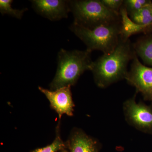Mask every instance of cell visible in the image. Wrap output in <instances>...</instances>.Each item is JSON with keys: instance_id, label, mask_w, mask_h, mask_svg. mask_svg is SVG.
<instances>
[{"instance_id": "obj_1", "label": "cell", "mask_w": 152, "mask_h": 152, "mask_svg": "<svg viewBox=\"0 0 152 152\" xmlns=\"http://www.w3.org/2000/svg\"><path fill=\"white\" fill-rule=\"evenodd\" d=\"M135 53L129 39L125 40L121 38L113 51L104 54L92 64L91 71L97 86L105 88L125 79L128 72V64Z\"/></svg>"}, {"instance_id": "obj_2", "label": "cell", "mask_w": 152, "mask_h": 152, "mask_svg": "<svg viewBox=\"0 0 152 152\" xmlns=\"http://www.w3.org/2000/svg\"><path fill=\"white\" fill-rule=\"evenodd\" d=\"M91 53L87 50L69 51L61 49L58 53L56 73L49 85L50 90L56 91L75 85L85 71L91 70L93 62Z\"/></svg>"}, {"instance_id": "obj_3", "label": "cell", "mask_w": 152, "mask_h": 152, "mask_svg": "<svg viewBox=\"0 0 152 152\" xmlns=\"http://www.w3.org/2000/svg\"><path fill=\"white\" fill-rule=\"evenodd\" d=\"M74 23L88 28L116 23L119 22L120 14L106 7L99 0L69 1Z\"/></svg>"}, {"instance_id": "obj_4", "label": "cell", "mask_w": 152, "mask_h": 152, "mask_svg": "<svg viewBox=\"0 0 152 152\" xmlns=\"http://www.w3.org/2000/svg\"><path fill=\"white\" fill-rule=\"evenodd\" d=\"M120 26L118 23L90 29L73 23L69 28L84 43L87 50H97L107 54L113 51L119 42Z\"/></svg>"}, {"instance_id": "obj_5", "label": "cell", "mask_w": 152, "mask_h": 152, "mask_svg": "<svg viewBox=\"0 0 152 152\" xmlns=\"http://www.w3.org/2000/svg\"><path fill=\"white\" fill-rule=\"evenodd\" d=\"M124 104V114L128 124L137 129L148 134H152V107L143 102L137 103V94Z\"/></svg>"}, {"instance_id": "obj_6", "label": "cell", "mask_w": 152, "mask_h": 152, "mask_svg": "<svg viewBox=\"0 0 152 152\" xmlns=\"http://www.w3.org/2000/svg\"><path fill=\"white\" fill-rule=\"evenodd\" d=\"M125 79L135 87L136 92L142 94L145 100L152 102V67L141 63L136 53Z\"/></svg>"}, {"instance_id": "obj_7", "label": "cell", "mask_w": 152, "mask_h": 152, "mask_svg": "<svg viewBox=\"0 0 152 152\" xmlns=\"http://www.w3.org/2000/svg\"><path fill=\"white\" fill-rule=\"evenodd\" d=\"M38 88L46 97L50 102L51 108L58 114L60 119L64 114L69 116H73L75 104L71 86L64 87L56 91L40 86Z\"/></svg>"}, {"instance_id": "obj_8", "label": "cell", "mask_w": 152, "mask_h": 152, "mask_svg": "<svg viewBox=\"0 0 152 152\" xmlns=\"http://www.w3.org/2000/svg\"><path fill=\"white\" fill-rule=\"evenodd\" d=\"M33 8L39 15L51 21L67 18L70 12L69 1L33 0Z\"/></svg>"}, {"instance_id": "obj_9", "label": "cell", "mask_w": 152, "mask_h": 152, "mask_svg": "<svg viewBox=\"0 0 152 152\" xmlns=\"http://www.w3.org/2000/svg\"><path fill=\"white\" fill-rule=\"evenodd\" d=\"M66 143L68 152H99L101 148L99 141L77 128L73 129Z\"/></svg>"}, {"instance_id": "obj_10", "label": "cell", "mask_w": 152, "mask_h": 152, "mask_svg": "<svg viewBox=\"0 0 152 152\" xmlns=\"http://www.w3.org/2000/svg\"><path fill=\"white\" fill-rule=\"evenodd\" d=\"M119 14L121 18L120 36L122 39L127 40L133 35L146 32L150 28L138 24L132 20L124 6H122L121 8Z\"/></svg>"}, {"instance_id": "obj_11", "label": "cell", "mask_w": 152, "mask_h": 152, "mask_svg": "<svg viewBox=\"0 0 152 152\" xmlns=\"http://www.w3.org/2000/svg\"><path fill=\"white\" fill-rule=\"evenodd\" d=\"M133 46L137 56L145 64L152 66V38L139 39Z\"/></svg>"}, {"instance_id": "obj_12", "label": "cell", "mask_w": 152, "mask_h": 152, "mask_svg": "<svg viewBox=\"0 0 152 152\" xmlns=\"http://www.w3.org/2000/svg\"><path fill=\"white\" fill-rule=\"evenodd\" d=\"M61 121L56 128V138L51 144L43 148H38L30 152H68L66 142H64L61 136Z\"/></svg>"}, {"instance_id": "obj_13", "label": "cell", "mask_w": 152, "mask_h": 152, "mask_svg": "<svg viewBox=\"0 0 152 152\" xmlns=\"http://www.w3.org/2000/svg\"><path fill=\"white\" fill-rule=\"evenodd\" d=\"M150 5V4L140 10L129 13V16L131 20L138 24L150 28L152 26V15Z\"/></svg>"}, {"instance_id": "obj_14", "label": "cell", "mask_w": 152, "mask_h": 152, "mask_svg": "<svg viewBox=\"0 0 152 152\" xmlns=\"http://www.w3.org/2000/svg\"><path fill=\"white\" fill-rule=\"evenodd\" d=\"M13 1L12 0H1L0 1V12L2 15L7 14L11 16L21 19L24 13L28 10L27 8L22 10L14 9L12 7Z\"/></svg>"}, {"instance_id": "obj_15", "label": "cell", "mask_w": 152, "mask_h": 152, "mask_svg": "<svg viewBox=\"0 0 152 152\" xmlns=\"http://www.w3.org/2000/svg\"><path fill=\"white\" fill-rule=\"evenodd\" d=\"M152 3L147 0H126L124 1V4L128 12H132L149 5Z\"/></svg>"}, {"instance_id": "obj_16", "label": "cell", "mask_w": 152, "mask_h": 152, "mask_svg": "<svg viewBox=\"0 0 152 152\" xmlns=\"http://www.w3.org/2000/svg\"><path fill=\"white\" fill-rule=\"evenodd\" d=\"M101 1L106 7L119 13L124 2L123 0H101Z\"/></svg>"}, {"instance_id": "obj_17", "label": "cell", "mask_w": 152, "mask_h": 152, "mask_svg": "<svg viewBox=\"0 0 152 152\" xmlns=\"http://www.w3.org/2000/svg\"><path fill=\"white\" fill-rule=\"evenodd\" d=\"M150 9H151V13L152 15V3L151 4H150Z\"/></svg>"}]
</instances>
